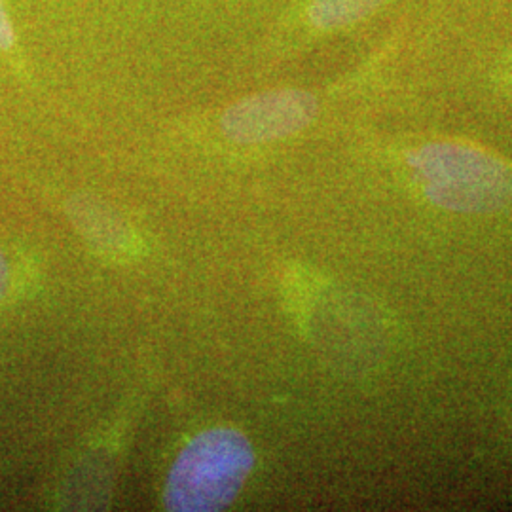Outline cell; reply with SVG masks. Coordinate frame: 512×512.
I'll list each match as a JSON object with an SVG mask.
<instances>
[{
  "mask_svg": "<svg viewBox=\"0 0 512 512\" xmlns=\"http://www.w3.org/2000/svg\"><path fill=\"white\" fill-rule=\"evenodd\" d=\"M478 71L495 92H503L512 99V25L486 37L473 38Z\"/></svg>",
  "mask_w": 512,
  "mask_h": 512,
  "instance_id": "5b68a950",
  "label": "cell"
},
{
  "mask_svg": "<svg viewBox=\"0 0 512 512\" xmlns=\"http://www.w3.org/2000/svg\"><path fill=\"white\" fill-rule=\"evenodd\" d=\"M397 2L399 0H308L300 19L311 35H332L380 16Z\"/></svg>",
  "mask_w": 512,
  "mask_h": 512,
  "instance_id": "277c9868",
  "label": "cell"
},
{
  "mask_svg": "<svg viewBox=\"0 0 512 512\" xmlns=\"http://www.w3.org/2000/svg\"><path fill=\"white\" fill-rule=\"evenodd\" d=\"M14 42H16L14 25L10 21L4 0H0V50H12Z\"/></svg>",
  "mask_w": 512,
  "mask_h": 512,
  "instance_id": "52a82bcc",
  "label": "cell"
},
{
  "mask_svg": "<svg viewBox=\"0 0 512 512\" xmlns=\"http://www.w3.org/2000/svg\"><path fill=\"white\" fill-rule=\"evenodd\" d=\"M399 164L440 207L486 213L512 203V164L459 139H427L399 150Z\"/></svg>",
  "mask_w": 512,
  "mask_h": 512,
  "instance_id": "6da1fadb",
  "label": "cell"
},
{
  "mask_svg": "<svg viewBox=\"0 0 512 512\" xmlns=\"http://www.w3.org/2000/svg\"><path fill=\"white\" fill-rule=\"evenodd\" d=\"M10 289V266L4 253L0 251V300L6 296Z\"/></svg>",
  "mask_w": 512,
  "mask_h": 512,
  "instance_id": "ba28073f",
  "label": "cell"
},
{
  "mask_svg": "<svg viewBox=\"0 0 512 512\" xmlns=\"http://www.w3.org/2000/svg\"><path fill=\"white\" fill-rule=\"evenodd\" d=\"M71 215L82 234L101 249H107L110 253H114L116 249H126L124 226L120 220L114 219L112 211L103 203L90 198L73 200Z\"/></svg>",
  "mask_w": 512,
  "mask_h": 512,
  "instance_id": "8992f818",
  "label": "cell"
},
{
  "mask_svg": "<svg viewBox=\"0 0 512 512\" xmlns=\"http://www.w3.org/2000/svg\"><path fill=\"white\" fill-rule=\"evenodd\" d=\"M255 467L251 442L236 429L203 431L179 454L165 484L173 512H215L236 501Z\"/></svg>",
  "mask_w": 512,
  "mask_h": 512,
  "instance_id": "7a4b0ae2",
  "label": "cell"
},
{
  "mask_svg": "<svg viewBox=\"0 0 512 512\" xmlns=\"http://www.w3.org/2000/svg\"><path fill=\"white\" fill-rule=\"evenodd\" d=\"M319 99L310 90L281 88L255 93L222 114L220 128L239 145H264L310 128L319 116Z\"/></svg>",
  "mask_w": 512,
  "mask_h": 512,
  "instance_id": "3957f363",
  "label": "cell"
}]
</instances>
